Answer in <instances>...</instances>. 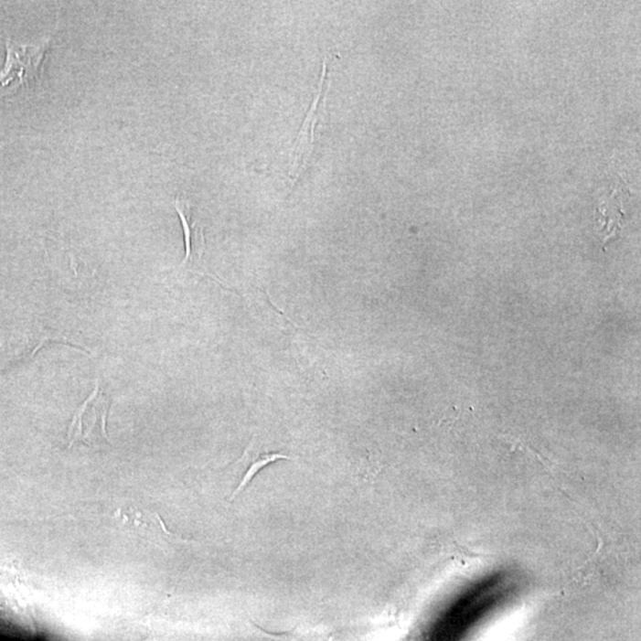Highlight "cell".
Wrapping results in <instances>:
<instances>
[{
	"label": "cell",
	"mask_w": 641,
	"mask_h": 641,
	"mask_svg": "<svg viewBox=\"0 0 641 641\" xmlns=\"http://www.w3.org/2000/svg\"><path fill=\"white\" fill-rule=\"evenodd\" d=\"M6 47V65L0 73V93L3 94L27 86L39 78L46 55L50 49V38H42L30 46L7 41Z\"/></svg>",
	"instance_id": "cell-1"
},
{
	"label": "cell",
	"mask_w": 641,
	"mask_h": 641,
	"mask_svg": "<svg viewBox=\"0 0 641 641\" xmlns=\"http://www.w3.org/2000/svg\"><path fill=\"white\" fill-rule=\"evenodd\" d=\"M109 410V400L97 384L94 392L87 398L85 403L80 406L73 421H71L69 430H68L69 445L74 443L97 444L101 440L109 442L106 432Z\"/></svg>",
	"instance_id": "cell-2"
},
{
	"label": "cell",
	"mask_w": 641,
	"mask_h": 641,
	"mask_svg": "<svg viewBox=\"0 0 641 641\" xmlns=\"http://www.w3.org/2000/svg\"><path fill=\"white\" fill-rule=\"evenodd\" d=\"M326 63H324V73H322L320 90H318L317 97L313 102L312 109H310L308 115H306L304 124L302 126L300 134H298L296 144H294V154H293V165L292 173L290 176L296 178L298 174L301 173L302 166H304L306 158L309 157L310 153H312V146L314 141V130H315V124L317 118L320 117L322 111L325 110L326 94V90L329 87V81L326 80Z\"/></svg>",
	"instance_id": "cell-3"
},
{
	"label": "cell",
	"mask_w": 641,
	"mask_h": 641,
	"mask_svg": "<svg viewBox=\"0 0 641 641\" xmlns=\"http://www.w3.org/2000/svg\"><path fill=\"white\" fill-rule=\"evenodd\" d=\"M174 206L180 215L183 232H185L186 257L182 261L181 269L197 271L201 265L203 253L206 250L202 226L195 218L189 201L185 200V198H176Z\"/></svg>",
	"instance_id": "cell-4"
},
{
	"label": "cell",
	"mask_w": 641,
	"mask_h": 641,
	"mask_svg": "<svg viewBox=\"0 0 641 641\" xmlns=\"http://www.w3.org/2000/svg\"><path fill=\"white\" fill-rule=\"evenodd\" d=\"M282 459L289 460L290 457L278 453H265L259 455L257 459L251 464L248 472L245 473V475L242 477V480L240 481V484H239L234 495L242 491V489L245 488V486L250 484V481L253 479L254 475H256V474L261 471L262 468H264L265 465H268L269 464H272L274 461Z\"/></svg>",
	"instance_id": "cell-5"
}]
</instances>
